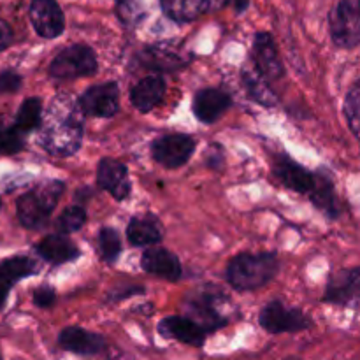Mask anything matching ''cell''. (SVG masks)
I'll return each mask as SVG.
<instances>
[{
	"instance_id": "1",
	"label": "cell",
	"mask_w": 360,
	"mask_h": 360,
	"mask_svg": "<svg viewBox=\"0 0 360 360\" xmlns=\"http://www.w3.org/2000/svg\"><path fill=\"white\" fill-rule=\"evenodd\" d=\"M79 101L72 95L60 94L49 102L42 118L39 144L55 157H70L81 148L84 136V118Z\"/></svg>"
},
{
	"instance_id": "2",
	"label": "cell",
	"mask_w": 360,
	"mask_h": 360,
	"mask_svg": "<svg viewBox=\"0 0 360 360\" xmlns=\"http://www.w3.org/2000/svg\"><path fill=\"white\" fill-rule=\"evenodd\" d=\"M280 271L274 253H239L227 266V281L239 292L257 290L269 283Z\"/></svg>"
},
{
	"instance_id": "3",
	"label": "cell",
	"mask_w": 360,
	"mask_h": 360,
	"mask_svg": "<svg viewBox=\"0 0 360 360\" xmlns=\"http://www.w3.org/2000/svg\"><path fill=\"white\" fill-rule=\"evenodd\" d=\"M63 188L65 185L60 179H49L23 193L16 204L21 225L27 229H39L46 225L62 197Z\"/></svg>"
},
{
	"instance_id": "4",
	"label": "cell",
	"mask_w": 360,
	"mask_h": 360,
	"mask_svg": "<svg viewBox=\"0 0 360 360\" xmlns=\"http://www.w3.org/2000/svg\"><path fill=\"white\" fill-rule=\"evenodd\" d=\"M97 72V56L84 44H74L62 49L49 63V76L55 79H77Z\"/></svg>"
},
{
	"instance_id": "5",
	"label": "cell",
	"mask_w": 360,
	"mask_h": 360,
	"mask_svg": "<svg viewBox=\"0 0 360 360\" xmlns=\"http://www.w3.org/2000/svg\"><path fill=\"white\" fill-rule=\"evenodd\" d=\"M227 299L211 292H193L185 301V311L190 320L199 323L206 333L220 329L227 323V316L221 311V306Z\"/></svg>"
},
{
	"instance_id": "6",
	"label": "cell",
	"mask_w": 360,
	"mask_h": 360,
	"mask_svg": "<svg viewBox=\"0 0 360 360\" xmlns=\"http://www.w3.org/2000/svg\"><path fill=\"white\" fill-rule=\"evenodd\" d=\"M330 34L340 48L360 44V0H341L330 14Z\"/></svg>"
},
{
	"instance_id": "7",
	"label": "cell",
	"mask_w": 360,
	"mask_h": 360,
	"mask_svg": "<svg viewBox=\"0 0 360 360\" xmlns=\"http://www.w3.org/2000/svg\"><path fill=\"white\" fill-rule=\"evenodd\" d=\"M259 322L271 334L299 333L311 327V319L297 308H287L283 302L273 301L260 311Z\"/></svg>"
},
{
	"instance_id": "8",
	"label": "cell",
	"mask_w": 360,
	"mask_h": 360,
	"mask_svg": "<svg viewBox=\"0 0 360 360\" xmlns=\"http://www.w3.org/2000/svg\"><path fill=\"white\" fill-rule=\"evenodd\" d=\"M197 146V141L186 134H167L151 144V157L157 164L167 169H176L190 160Z\"/></svg>"
},
{
	"instance_id": "9",
	"label": "cell",
	"mask_w": 360,
	"mask_h": 360,
	"mask_svg": "<svg viewBox=\"0 0 360 360\" xmlns=\"http://www.w3.org/2000/svg\"><path fill=\"white\" fill-rule=\"evenodd\" d=\"M79 105L84 115L97 118H111L120 109V88L115 81L90 86L79 97Z\"/></svg>"
},
{
	"instance_id": "10",
	"label": "cell",
	"mask_w": 360,
	"mask_h": 360,
	"mask_svg": "<svg viewBox=\"0 0 360 360\" xmlns=\"http://www.w3.org/2000/svg\"><path fill=\"white\" fill-rule=\"evenodd\" d=\"M273 172L280 179L281 185L302 195H309L315 186V172L308 171L301 164L292 160L287 153L274 155Z\"/></svg>"
},
{
	"instance_id": "11",
	"label": "cell",
	"mask_w": 360,
	"mask_h": 360,
	"mask_svg": "<svg viewBox=\"0 0 360 360\" xmlns=\"http://www.w3.org/2000/svg\"><path fill=\"white\" fill-rule=\"evenodd\" d=\"M137 62L153 70H179L192 62V55L174 44L148 46L137 55Z\"/></svg>"
},
{
	"instance_id": "12",
	"label": "cell",
	"mask_w": 360,
	"mask_h": 360,
	"mask_svg": "<svg viewBox=\"0 0 360 360\" xmlns=\"http://www.w3.org/2000/svg\"><path fill=\"white\" fill-rule=\"evenodd\" d=\"M323 301L338 306L360 304V267L333 274L327 283Z\"/></svg>"
},
{
	"instance_id": "13",
	"label": "cell",
	"mask_w": 360,
	"mask_h": 360,
	"mask_svg": "<svg viewBox=\"0 0 360 360\" xmlns=\"http://www.w3.org/2000/svg\"><path fill=\"white\" fill-rule=\"evenodd\" d=\"M253 62H255L257 72L267 81H276L283 77L285 69L278 55L276 44L267 32H259L253 41Z\"/></svg>"
},
{
	"instance_id": "14",
	"label": "cell",
	"mask_w": 360,
	"mask_h": 360,
	"mask_svg": "<svg viewBox=\"0 0 360 360\" xmlns=\"http://www.w3.org/2000/svg\"><path fill=\"white\" fill-rule=\"evenodd\" d=\"M30 20L41 37L55 39L65 28L63 13L55 0H32Z\"/></svg>"
},
{
	"instance_id": "15",
	"label": "cell",
	"mask_w": 360,
	"mask_h": 360,
	"mask_svg": "<svg viewBox=\"0 0 360 360\" xmlns=\"http://www.w3.org/2000/svg\"><path fill=\"white\" fill-rule=\"evenodd\" d=\"M97 185L108 193H111L116 200H125L130 195L129 171L127 165L112 158H102L97 165Z\"/></svg>"
},
{
	"instance_id": "16",
	"label": "cell",
	"mask_w": 360,
	"mask_h": 360,
	"mask_svg": "<svg viewBox=\"0 0 360 360\" xmlns=\"http://www.w3.org/2000/svg\"><path fill=\"white\" fill-rule=\"evenodd\" d=\"M158 333L169 340L181 341L192 347H202L207 336L206 330L188 316H167L158 323Z\"/></svg>"
},
{
	"instance_id": "17",
	"label": "cell",
	"mask_w": 360,
	"mask_h": 360,
	"mask_svg": "<svg viewBox=\"0 0 360 360\" xmlns=\"http://www.w3.org/2000/svg\"><path fill=\"white\" fill-rule=\"evenodd\" d=\"M232 105L231 97L217 88H206L197 91L193 97V115L202 123H214Z\"/></svg>"
},
{
	"instance_id": "18",
	"label": "cell",
	"mask_w": 360,
	"mask_h": 360,
	"mask_svg": "<svg viewBox=\"0 0 360 360\" xmlns=\"http://www.w3.org/2000/svg\"><path fill=\"white\" fill-rule=\"evenodd\" d=\"M143 269L153 276L167 281H178L181 278V264L172 252L165 248H150L143 253Z\"/></svg>"
},
{
	"instance_id": "19",
	"label": "cell",
	"mask_w": 360,
	"mask_h": 360,
	"mask_svg": "<svg viewBox=\"0 0 360 360\" xmlns=\"http://www.w3.org/2000/svg\"><path fill=\"white\" fill-rule=\"evenodd\" d=\"M58 343L63 350L79 355H94L104 350L105 341L101 334L90 333L81 327H67L60 333Z\"/></svg>"
},
{
	"instance_id": "20",
	"label": "cell",
	"mask_w": 360,
	"mask_h": 360,
	"mask_svg": "<svg viewBox=\"0 0 360 360\" xmlns=\"http://www.w3.org/2000/svg\"><path fill=\"white\" fill-rule=\"evenodd\" d=\"M35 252H37L46 262L53 264V266L70 262V260H76L77 257L81 255L79 248L63 234H53L44 238L41 243L35 245Z\"/></svg>"
},
{
	"instance_id": "21",
	"label": "cell",
	"mask_w": 360,
	"mask_h": 360,
	"mask_svg": "<svg viewBox=\"0 0 360 360\" xmlns=\"http://www.w3.org/2000/svg\"><path fill=\"white\" fill-rule=\"evenodd\" d=\"M165 94V81L160 76H148L136 83L130 91V102L141 112H150L162 102Z\"/></svg>"
},
{
	"instance_id": "22",
	"label": "cell",
	"mask_w": 360,
	"mask_h": 360,
	"mask_svg": "<svg viewBox=\"0 0 360 360\" xmlns=\"http://www.w3.org/2000/svg\"><path fill=\"white\" fill-rule=\"evenodd\" d=\"M127 238L134 246H153L162 241V229L151 217H136L127 225Z\"/></svg>"
},
{
	"instance_id": "23",
	"label": "cell",
	"mask_w": 360,
	"mask_h": 360,
	"mask_svg": "<svg viewBox=\"0 0 360 360\" xmlns=\"http://www.w3.org/2000/svg\"><path fill=\"white\" fill-rule=\"evenodd\" d=\"M309 199L329 218H336L340 214L334 185L323 172H315V186H313L311 193H309Z\"/></svg>"
},
{
	"instance_id": "24",
	"label": "cell",
	"mask_w": 360,
	"mask_h": 360,
	"mask_svg": "<svg viewBox=\"0 0 360 360\" xmlns=\"http://www.w3.org/2000/svg\"><path fill=\"white\" fill-rule=\"evenodd\" d=\"M160 2L164 13L178 23L193 21L202 13L210 11L207 0H160Z\"/></svg>"
},
{
	"instance_id": "25",
	"label": "cell",
	"mask_w": 360,
	"mask_h": 360,
	"mask_svg": "<svg viewBox=\"0 0 360 360\" xmlns=\"http://www.w3.org/2000/svg\"><path fill=\"white\" fill-rule=\"evenodd\" d=\"M243 81H245L246 90H248L250 97L253 101L259 102L260 105H266V108H274L276 105V94L271 90V86L267 84V79H264L259 72L243 70Z\"/></svg>"
},
{
	"instance_id": "26",
	"label": "cell",
	"mask_w": 360,
	"mask_h": 360,
	"mask_svg": "<svg viewBox=\"0 0 360 360\" xmlns=\"http://www.w3.org/2000/svg\"><path fill=\"white\" fill-rule=\"evenodd\" d=\"M39 125H42V102L41 98L30 97L21 104L14 127L20 132H30V130L37 129Z\"/></svg>"
},
{
	"instance_id": "27",
	"label": "cell",
	"mask_w": 360,
	"mask_h": 360,
	"mask_svg": "<svg viewBox=\"0 0 360 360\" xmlns=\"http://www.w3.org/2000/svg\"><path fill=\"white\" fill-rule=\"evenodd\" d=\"M97 246L104 262H116V259L122 253V238H120L118 231L111 227L102 229L97 236Z\"/></svg>"
},
{
	"instance_id": "28",
	"label": "cell",
	"mask_w": 360,
	"mask_h": 360,
	"mask_svg": "<svg viewBox=\"0 0 360 360\" xmlns=\"http://www.w3.org/2000/svg\"><path fill=\"white\" fill-rule=\"evenodd\" d=\"M0 273L16 283L21 278L32 276V274L37 273V264L28 259V257H13V259L0 262Z\"/></svg>"
},
{
	"instance_id": "29",
	"label": "cell",
	"mask_w": 360,
	"mask_h": 360,
	"mask_svg": "<svg viewBox=\"0 0 360 360\" xmlns=\"http://www.w3.org/2000/svg\"><path fill=\"white\" fill-rule=\"evenodd\" d=\"M86 221V211H84L83 206H70L56 218L55 225H56V231L60 234L67 236V234H72V232L79 231L81 227L84 225Z\"/></svg>"
},
{
	"instance_id": "30",
	"label": "cell",
	"mask_w": 360,
	"mask_h": 360,
	"mask_svg": "<svg viewBox=\"0 0 360 360\" xmlns=\"http://www.w3.org/2000/svg\"><path fill=\"white\" fill-rule=\"evenodd\" d=\"M345 115L350 130L360 139V79L348 91L345 101Z\"/></svg>"
},
{
	"instance_id": "31",
	"label": "cell",
	"mask_w": 360,
	"mask_h": 360,
	"mask_svg": "<svg viewBox=\"0 0 360 360\" xmlns=\"http://www.w3.org/2000/svg\"><path fill=\"white\" fill-rule=\"evenodd\" d=\"M25 143L16 127H0V155H14L23 150Z\"/></svg>"
},
{
	"instance_id": "32",
	"label": "cell",
	"mask_w": 360,
	"mask_h": 360,
	"mask_svg": "<svg viewBox=\"0 0 360 360\" xmlns=\"http://www.w3.org/2000/svg\"><path fill=\"white\" fill-rule=\"evenodd\" d=\"M21 76L14 70H4L0 72V94H14L20 90Z\"/></svg>"
},
{
	"instance_id": "33",
	"label": "cell",
	"mask_w": 360,
	"mask_h": 360,
	"mask_svg": "<svg viewBox=\"0 0 360 360\" xmlns=\"http://www.w3.org/2000/svg\"><path fill=\"white\" fill-rule=\"evenodd\" d=\"M56 301V292L51 287H41L34 292V302L39 308H49L55 304Z\"/></svg>"
},
{
	"instance_id": "34",
	"label": "cell",
	"mask_w": 360,
	"mask_h": 360,
	"mask_svg": "<svg viewBox=\"0 0 360 360\" xmlns=\"http://www.w3.org/2000/svg\"><path fill=\"white\" fill-rule=\"evenodd\" d=\"M224 150H221L220 146H217V144H213V146L207 150V162H210V167L220 169L221 165H224Z\"/></svg>"
},
{
	"instance_id": "35",
	"label": "cell",
	"mask_w": 360,
	"mask_h": 360,
	"mask_svg": "<svg viewBox=\"0 0 360 360\" xmlns=\"http://www.w3.org/2000/svg\"><path fill=\"white\" fill-rule=\"evenodd\" d=\"M11 41H13V30L6 21L0 20V51L6 49L11 44Z\"/></svg>"
},
{
	"instance_id": "36",
	"label": "cell",
	"mask_w": 360,
	"mask_h": 360,
	"mask_svg": "<svg viewBox=\"0 0 360 360\" xmlns=\"http://www.w3.org/2000/svg\"><path fill=\"white\" fill-rule=\"evenodd\" d=\"M13 285H14V281H11L9 278L4 276V274L0 273V308L6 304L7 295H9V290H11V287H13Z\"/></svg>"
},
{
	"instance_id": "37",
	"label": "cell",
	"mask_w": 360,
	"mask_h": 360,
	"mask_svg": "<svg viewBox=\"0 0 360 360\" xmlns=\"http://www.w3.org/2000/svg\"><path fill=\"white\" fill-rule=\"evenodd\" d=\"M232 2H234V6H236V9H238V13H243V11H245L246 7H248L250 0H232Z\"/></svg>"
},
{
	"instance_id": "38",
	"label": "cell",
	"mask_w": 360,
	"mask_h": 360,
	"mask_svg": "<svg viewBox=\"0 0 360 360\" xmlns=\"http://www.w3.org/2000/svg\"><path fill=\"white\" fill-rule=\"evenodd\" d=\"M287 360H297V359H287Z\"/></svg>"
}]
</instances>
